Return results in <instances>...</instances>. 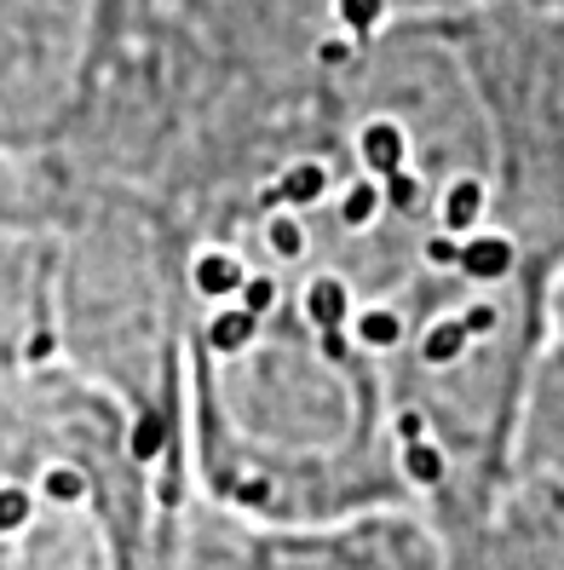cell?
Masks as SVG:
<instances>
[{
    "instance_id": "7c38bea8",
    "label": "cell",
    "mask_w": 564,
    "mask_h": 570,
    "mask_svg": "<svg viewBox=\"0 0 564 570\" xmlns=\"http://www.w3.org/2000/svg\"><path fill=\"white\" fill-rule=\"evenodd\" d=\"M335 7H340L346 29H357V36H369V29L380 23V12H386V0H335Z\"/></svg>"
},
{
    "instance_id": "9c48e42d",
    "label": "cell",
    "mask_w": 564,
    "mask_h": 570,
    "mask_svg": "<svg viewBox=\"0 0 564 570\" xmlns=\"http://www.w3.org/2000/svg\"><path fill=\"white\" fill-rule=\"evenodd\" d=\"M357 341L375 346V352L404 346V317H397V312H363V317H357Z\"/></svg>"
},
{
    "instance_id": "6da1fadb",
    "label": "cell",
    "mask_w": 564,
    "mask_h": 570,
    "mask_svg": "<svg viewBox=\"0 0 564 570\" xmlns=\"http://www.w3.org/2000/svg\"><path fill=\"white\" fill-rule=\"evenodd\" d=\"M461 272H467L473 283H502L513 272V243L507 237H473L467 248H461Z\"/></svg>"
},
{
    "instance_id": "5b68a950",
    "label": "cell",
    "mask_w": 564,
    "mask_h": 570,
    "mask_svg": "<svg viewBox=\"0 0 564 570\" xmlns=\"http://www.w3.org/2000/svg\"><path fill=\"white\" fill-rule=\"evenodd\" d=\"M254 328H259V317H254L248 306H237V312H219V317L208 323V346H214L219 357H230V352H243V346L254 341Z\"/></svg>"
},
{
    "instance_id": "8992f818",
    "label": "cell",
    "mask_w": 564,
    "mask_h": 570,
    "mask_svg": "<svg viewBox=\"0 0 564 570\" xmlns=\"http://www.w3.org/2000/svg\"><path fill=\"white\" fill-rule=\"evenodd\" d=\"M306 317H311L317 328H340V323H346V288H340L335 277L306 283Z\"/></svg>"
},
{
    "instance_id": "5bb4252c",
    "label": "cell",
    "mask_w": 564,
    "mask_h": 570,
    "mask_svg": "<svg viewBox=\"0 0 564 570\" xmlns=\"http://www.w3.org/2000/svg\"><path fill=\"white\" fill-rule=\"evenodd\" d=\"M243 306H248L254 317H265V312L277 306V283H271V277H248V283H243Z\"/></svg>"
},
{
    "instance_id": "30bf717a",
    "label": "cell",
    "mask_w": 564,
    "mask_h": 570,
    "mask_svg": "<svg viewBox=\"0 0 564 570\" xmlns=\"http://www.w3.org/2000/svg\"><path fill=\"white\" fill-rule=\"evenodd\" d=\"M380 196H386L397 214H415V208H420V185H415V174H404V167L380 179Z\"/></svg>"
},
{
    "instance_id": "4fadbf2b",
    "label": "cell",
    "mask_w": 564,
    "mask_h": 570,
    "mask_svg": "<svg viewBox=\"0 0 564 570\" xmlns=\"http://www.w3.org/2000/svg\"><path fill=\"white\" fill-rule=\"evenodd\" d=\"M265 237H271V248H277L283 259H300V248H306V237H300V225H294V219H271V230H265Z\"/></svg>"
},
{
    "instance_id": "9a60e30c",
    "label": "cell",
    "mask_w": 564,
    "mask_h": 570,
    "mask_svg": "<svg viewBox=\"0 0 564 570\" xmlns=\"http://www.w3.org/2000/svg\"><path fill=\"white\" fill-rule=\"evenodd\" d=\"M461 248H467V243H455V230H444V237L426 243V259H433V265H461Z\"/></svg>"
},
{
    "instance_id": "3957f363",
    "label": "cell",
    "mask_w": 564,
    "mask_h": 570,
    "mask_svg": "<svg viewBox=\"0 0 564 570\" xmlns=\"http://www.w3.org/2000/svg\"><path fill=\"white\" fill-rule=\"evenodd\" d=\"M473 346V328H467V317H444V323H433L426 328V341H420V363H433V368H449L461 352Z\"/></svg>"
},
{
    "instance_id": "ba28073f",
    "label": "cell",
    "mask_w": 564,
    "mask_h": 570,
    "mask_svg": "<svg viewBox=\"0 0 564 570\" xmlns=\"http://www.w3.org/2000/svg\"><path fill=\"white\" fill-rule=\"evenodd\" d=\"M484 208V185L478 179H461L449 196H444V230H467Z\"/></svg>"
},
{
    "instance_id": "ac0fdd59",
    "label": "cell",
    "mask_w": 564,
    "mask_h": 570,
    "mask_svg": "<svg viewBox=\"0 0 564 570\" xmlns=\"http://www.w3.org/2000/svg\"><path fill=\"white\" fill-rule=\"evenodd\" d=\"M323 63H328V70H340V63H352V47L346 41H323V52H317Z\"/></svg>"
},
{
    "instance_id": "2e32d148",
    "label": "cell",
    "mask_w": 564,
    "mask_h": 570,
    "mask_svg": "<svg viewBox=\"0 0 564 570\" xmlns=\"http://www.w3.org/2000/svg\"><path fill=\"white\" fill-rule=\"evenodd\" d=\"M323 357H328V363H346V357H352V334H346V323H340V328H323Z\"/></svg>"
},
{
    "instance_id": "52a82bcc",
    "label": "cell",
    "mask_w": 564,
    "mask_h": 570,
    "mask_svg": "<svg viewBox=\"0 0 564 570\" xmlns=\"http://www.w3.org/2000/svg\"><path fill=\"white\" fill-rule=\"evenodd\" d=\"M243 265L237 259H230V254H202V259H196V288H202V294H243Z\"/></svg>"
},
{
    "instance_id": "e0dca14e",
    "label": "cell",
    "mask_w": 564,
    "mask_h": 570,
    "mask_svg": "<svg viewBox=\"0 0 564 570\" xmlns=\"http://www.w3.org/2000/svg\"><path fill=\"white\" fill-rule=\"evenodd\" d=\"M461 317H467V328H473V341H484V334L495 328V312H489V306H473V312H461Z\"/></svg>"
},
{
    "instance_id": "8fae6325",
    "label": "cell",
    "mask_w": 564,
    "mask_h": 570,
    "mask_svg": "<svg viewBox=\"0 0 564 570\" xmlns=\"http://www.w3.org/2000/svg\"><path fill=\"white\" fill-rule=\"evenodd\" d=\"M380 203H386V196H380V185H352V196L340 203V219H346V225H369Z\"/></svg>"
},
{
    "instance_id": "7a4b0ae2",
    "label": "cell",
    "mask_w": 564,
    "mask_h": 570,
    "mask_svg": "<svg viewBox=\"0 0 564 570\" xmlns=\"http://www.w3.org/2000/svg\"><path fill=\"white\" fill-rule=\"evenodd\" d=\"M328 190V174L317 161H306V167H294V174H283V185H271V190H259V208H277V203H294V208H311L317 196Z\"/></svg>"
},
{
    "instance_id": "277c9868",
    "label": "cell",
    "mask_w": 564,
    "mask_h": 570,
    "mask_svg": "<svg viewBox=\"0 0 564 570\" xmlns=\"http://www.w3.org/2000/svg\"><path fill=\"white\" fill-rule=\"evenodd\" d=\"M363 161H369L380 179L397 174V167H404V132H397L392 121H375L369 132H363Z\"/></svg>"
}]
</instances>
